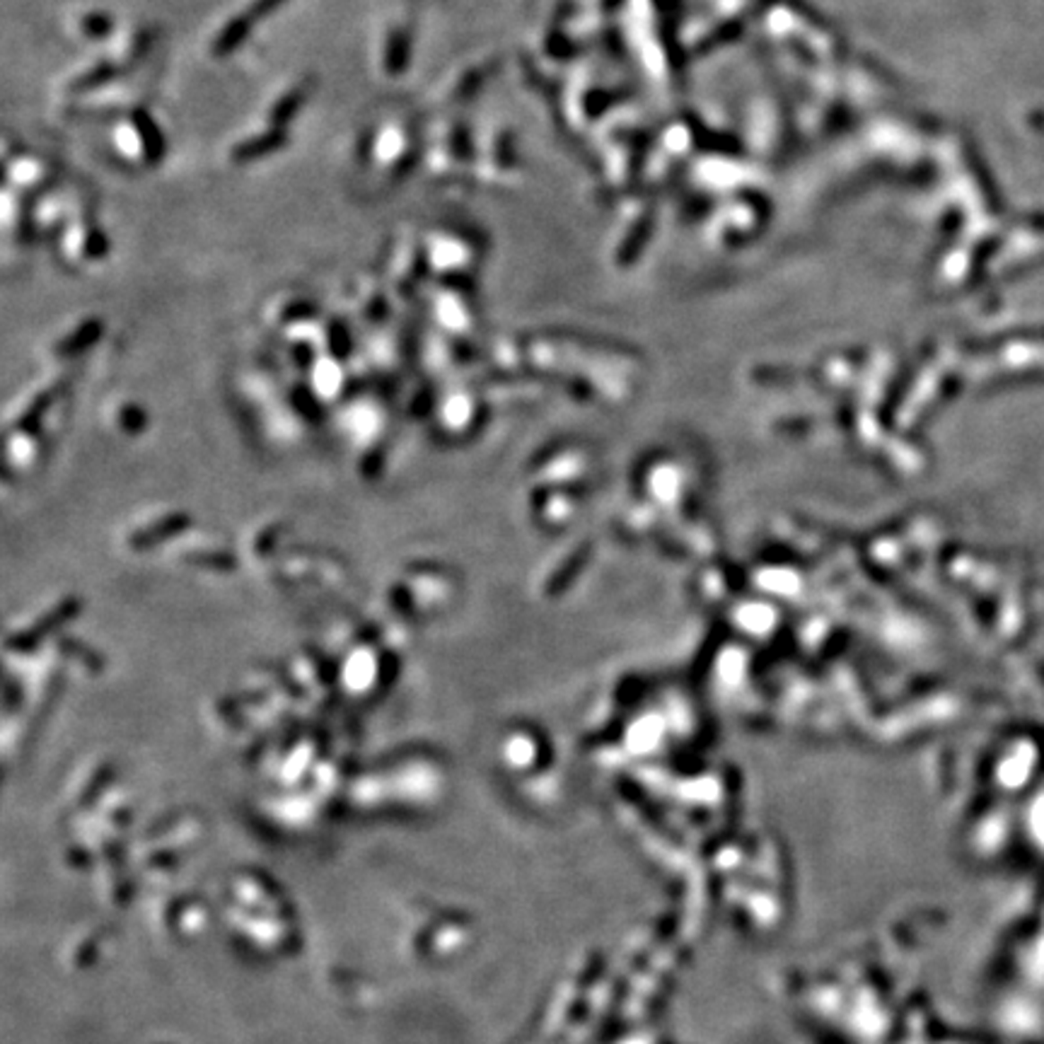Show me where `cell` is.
<instances>
[{
  "label": "cell",
  "instance_id": "obj_1",
  "mask_svg": "<svg viewBox=\"0 0 1044 1044\" xmlns=\"http://www.w3.org/2000/svg\"><path fill=\"white\" fill-rule=\"evenodd\" d=\"M285 141H288L285 128L271 126L269 131H264V134L252 135V138L238 143V145L232 148V155H230V158L235 160V162H239V165H245V162H257V160L261 158H269L271 152H276L278 148H283Z\"/></svg>",
  "mask_w": 1044,
  "mask_h": 1044
},
{
  "label": "cell",
  "instance_id": "obj_2",
  "mask_svg": "<svg viewBox=\"0 0 1044 1044\" xmlns=\"http://www.w3.org/2000/svg\"><path fill=\"white\" fill-rule=\"evenodd\" d=\"M131 124H134L135 141L141 145L143 158L148 160V162H152V165H158L160 160H162V155H165V138H162L160 126L145 114V111H135Z\"/></svg>",
  "mask_w": 1044,
  "mask_h": 1044
},
{
  "label": "cell",
  "instance_id": "obj_3",
  "mask_svg": "<svg viewBox=\"0 0 1044 1044\" xmlns=\"http://www.w3.org/2000/svg\"><path fill=\"white\" fill-rule=\"evenodd\" d=\"M254 20L247 13H242V15L232 17L225 27H222L221 32H218V37H215L213 41V54L218 56V58H225V56H230L232 51H238L242 44L247 41V37H249V32H252L254 27Z\"/></svg>",
  "mask_w": 1044,
  "mask_h": 1044
},
{
  "label": "cell",
  "instance_id": "obj_4",
  "mask_svg": "<svg viewBox=\"0 0 1044 1044\" xmlns=\"http://www.w3.org/2000/svg\"><path fill=\"white\" fill-rule=\"evenodd\" d=\"M412 61V34L406 30H395L389 34L385 47V71L389 75H402Z\"/></svg>",
  "mask_w": 1044,
  "mask_h": 1044
},
{
  "label": "cell",
  "instance_id": "obj_5",
  "mask_svg": "<svg viewBox=\"0 0 1044 1044\" xmlns=\"http://www.w3.org/2000/svg\"><path fill=\"white\" fill-rule=\"evenodd\" d=\"M305 100H308V90H305V87H295L291 92H285V95L271 107L269 111L271 126L285 128V124H291V121L298 117V111L302 109Z\"/></svg>",
  "mask_w": 1044,
  "mask_h": 1044
},
{
  "label": "cell",
  "instance_id": "obj_6",
  "mask_svg": "<svg viewBox=\"0 0 1044 1044\" xmlns=\"http://www.w3.org/2000/svg\"><path fill=\"white\" fill-rule=\"evenodd\" d=\"M111 78H114V68H111L109 64H100L95 65V68H90L87 73H83V75L73 83V90L87 92V90H95V87L109 83Z\"/></svg>",
  "mask_w": 1044,
  "mask_h": 1044
},
{
  "label": "cell",
  "instance_id": "obj_7",
  "mask_svg": "<svg viewBox=\"0 0 1044 1044\" xmlns=\"http://www.w3.org/2000/svg\"><path fill=\"white\" fill-rule=\"evenodd\" d=\"M111 30H114V22H111V17L107 13H87L83 17V32L90 39H104Z\"/></svg>",
  "mask_w": 1044,
  "mask_h": 1044
},
{
  "label": "cell",
  "instance_id": "obj_8",
  "mask_svg": "<svg viewBox=\"0 0 1044 1044\" xmlns=\"http://www.w3.org/2000/svg\"><path fill=\"white\" fill-rule=\"evenodd\" d=\"M288 0H252V5L245 10L247 15L252 17L254 22H259L264 17L274 15L278 8H283Z\"/></svg>",
  "mask_w": 1044,
  "mask_h": 1044
},
{
  "label": "cell",
  "instance_id": "obj_9",
  "mask_svg": "<svg viewBox=\"0 0 1044 1044\" xmlns=\"http://www.w3.org/2000/svg\"><path fill=\"white\" fill-rule=\"evenodd\" d=\"M104 252H107V238H104V232L100 228L90 230V235H87L85 239V254L90 259H100V257H104Z\"/></svg>",
  "mask_w": 1044,
  "mask_h": 1044
}]
</instances>
